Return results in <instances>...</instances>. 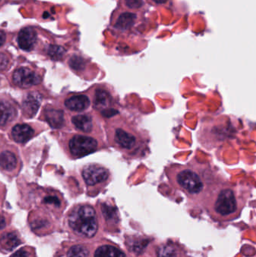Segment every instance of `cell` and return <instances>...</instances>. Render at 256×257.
<instances>
[{
  "instance_id": "16",
  "label": "cell",
  "mask_w": 256,
  "mask_h": 257,
  "mask_svg": "<svg viewBox=\"0 0 256 257\" xmlns=\"http://www.w3.org/2000/svg\"><path fill=\"white\" fill-rule=\"evenodd\" d=\"M45 118L51 127L59 128L63 124V112L60 110L50 109L45 111Z\"/></svg>"
},
{
  "instance_id": "18",
  "label": "cell",
  "mask_w": 256,
  "mask_h": 257,
  "mask_svg": "<svg viewBox=\"0 0 256 257\" xmlns=\"http://www.w3.org/2000/svg\"><path fill=\"white\" fill-rule=\"evenodd\" d=\"M16 157L10 151H5L0 154V166L5 170L12 171L16 168Z\"/></svg>"
},
{
  "instance_id": "12",
  "label": "cell",
  "mask_w": 256,
  "mask_h": 257,
  "mask_svg": "<svg viewBox=\"0 0 256 257\" xmlns=\"http://www.w3.org/2000/svg\"><path fill=\"white\" fill-rule=\"evenodd\" d=\"M117 7L144 15L149 10L148 4L145 0H117Z\"/></svg>"
},
{
  "instance_id": "6",
  "label": "cell",
  "mask_w": 256,
  "mask_h": 257,
  "mask_svg": "<svg viewBox=\"0 0 256 257\" xmlns=\"http://www.w3.org/2000/svg\"><path fill=\"white\" fill-rule=\"evenodd\" d=\"M97 139L88 136H75L69 142V148L72 155L77 158L85 157L99 149Z\"/></svg>"
},
{
  "instance_id": "11",
  "label": "cell",
  "mask_w": 256,
  "mask_h": 257,
  "mask_svg": "<svg viewBox=\"0 0 256 257\" xmlns=\"http://www.w3.org/2000/svg\"><path fill=\"white\" fill-rule=\"evenodd\" d=\"M36 42V33L31 27H26L18 35V45L24 51L33 49Z\"/></svg>"
},
{
  "instance_id": "25",
  "label": "cell",
  "mask_w": 256,
  "mask_h": 257,
  "mask_svg": "<svg viewBox=\"0 0 256 257\" xmlns=\"http://www.w3.org/2000/svg\"><path fill=\"white\" fill-rule=\"evenodd\" d=\"M102 211H103L105 218L108 219V220L115 217L116 210L112 208V207L108 206V205H102Z\"/></svg>"
},
{
  "instance_id": "26",
  "label": "cell",
  "mask_w": 256,
  "mask_h": 257,
  "mask_svg": "<svg viewBox=\"0 0 256 257\" xmlns=\"http://www.w3.org/2000/svg\"><path fill=\"white\" fill-rule=\"evenodd\" d=\"M148 6L160 7V6H166L169 5L171 0H145Z\"/></svg>"
},
{
  "instance_id": "2",
  "label": "cell",
  "mask_w": 256,
  "mask_h": 257,
  "mask_svg": "<svg viewBox=\"0 0 256 257\" xmlns=\"http://www.w3.org/2000/svg\"><path fill=\"white\" fill-rule=\"evenodd\" d=\"M165 174L171 184L189 195L201 193L208 181L220 179L208 166L200 163L172 164L165 168Z\"/></svg>"
},
{
  "instance_id": "22",
  "label": "cell",
  "mask_w": 256,
  "mask_h": 257,
  "mask_svg": "<svg viewBox=\"0 0 256 257\" xmlns=\"http://www.w3.org/2000/svg\"><path fill=\"white\" fill-rule=\"evenodd\" d=\"M158 256L159 257H177V253L172 246L164 245L159 248Z\"/></svg>"
},
{
  "instance_id": "5",
  "label": "cell",
  "mask_w": 256,
  "mask_h": 257,
  "mask_svg": "<svg viewBox=\"0 0 256 257\" xmlns=\"http://www.w3.org/2000/svg\"><path fill=\"white\" fill-rule=\"evenodd\" d=\"M214 202V210L222 216L235 212L237 201L235 191L229 186H220Z\"/></svg>"
},
{
  "instance_id": "27",
  "label": "cell",
  "mask_w": 256,
  "mask_h": 257,
  "mask_svg": "<svg viewBox=\"0 0 256 257\" xmlns=\"http://www.w3.org/2000/svg\"><path fill=\"white\" fill-rule=\"evenodd\" d=\"M44 202L45 203L50 204V205H55V206H60V200L56 196H48V197L45 198Z\"/></svg>"
},
{
  "instance_id": "10",
  "label": "cell",
  "mask_w": 256,
  "mask_h": 257,
  "mask_svg": "<svg viewBox=\"0 0 256 257\" xmlns=\"http://www.w3.org/2000/svg\"><path fill=\"white\" fill-rule=\"evenodd\" d=\"M40 95L33 93L27 95L23 102V112L27 117H33L36 115L41 104Z\"/></svg>"
},
{
  "instance_id": "30",
  "label": "cell",
  "mask_w": 256,
  "mask_h": 257,
  "mask_svg": "<svg viewBox=\"0 0 256 257\" xmlns=\"http://www.w3.org/2000/svg\"><path fill=\"white\" fill-rule=\"evenodd\" d=\"M6 220H5L4 217L3 216L0 215V229H3L6 226Z\"/></svg>"
},
{
  "instance_id": "14",
  "label": "cell",
  "mask_w": 256,
  "mask_h": 257,
  "mask_svg": "<svg viewBox=\"0 0 256 257\" xmlns=\"http://www.w3.org/2000/svg\"><path fill=\"white\" fill-rule=\"evenodd\" d=\"M12 134L15 142L18 143H24L33 137L34 135V130L29 125L18 124L12 128Z\"/></svg>"
},
{
  "instance_id": "3",
  "label": "cell",
  "mask_w": 256,
  "mask_h": 257,
  "mask_svg": "<svg viewBox=\"0 0 256 257\" xmlns=\"http://www.w3.org/2000/svg\"><path fill=\"white\" fill-rule=\"evenodd\" d=\"M69 226L78 235L91 238L98 229L96 211L90 205H81L74 209L69 219Z\"/></svg>"
},
{
  "instance_id": "21",
  "label": "cell",
  "mask_w": 256,
  "mask_h": 257,
  "mask_svg": "<svg viewBox=\"0 0 256 257\" xmlns=\"http://www.w3.org/2000/svg\"><path fill=\"white\" fill-rule=\"evenodd\" d=\"M88 250L82 245L74 246L68 253V257H88Z\"/></svg>"
},
{
  "instance_id": "19",
  "label": "cell",
  "mask_w": 256,
  "mask_h": 257,
  "mask_svg": "<svg viewBox=\"0 0 256 257\" xmlns=\"http://www.w3.org/2000/svg\"><path fill=\"white\" fill-rule=\"evenodd\" d=\"M15 116V109L10 104L0 100V126H4Z\"/></svg>"
},
{
  "instance_id": "7",
  "label": "cell",
  "mask_w": 256,
  "mask_h": 257,
  "mask_svg": "<svg viewBox=\"0 0 256 257\" xmlns=\"http://www.w3.org/2000/svg\"><path fill=\"white\" fill-rule=\"evenodd\" d=\"M82 175L86 184L90 187L105 184L111 180V172L101 165H88L83 169Z\"/></svg>"
},
{
  "instance_id": "31",
  "label": "cell",
  "mask_w": 256,
  "mask_h": 257,
  "mask_svg": "<svg viewBox=\"0 0 256 257\" xmlns=\"http://www.w3.org/2000/svg\"><path fill=\"white\" fill-rule=\"evenodd\" d=\"M5 40H6V35L3 32L0 31V46L4 43Z\"/></svg>"
},
{
  "instance_id": "13",
  "label": "cell",
  "mask_w": 256,
  "mask_h": 257,
  "mask_svg": "<svg viewBox=\"0 0 256 257\" xmlns=\"http://www.w3.org/2000/svg\"><path fill=\"white\" fill-rule=\"evenodd\" d=\"M90 100L85 95H77L66 101V106L69 110L83 111L90 107Z\"/></svg>"
},
{
  "instance_id": "28",
  "label": "cell",
  "mask_w": 256,
  "mask_h": 257,
  "mask_svg": "<svg viewBox=\"0 0 256 257\" xmlns=\"http://www.w3.org/2000/svg\"><path fill=\"white\" fill-rule=\"evenodd\" d=\"M9 58L7 55L4 54H0V70L6 69L9 65Z\"/></svg>"
},
{
  "instance_id": "24",
  "label": "cell",
  "mask_w": 256,
  "mask_h": 257,
  "mask_svg": "<svg viewBox=\"0 0 256 257\" xmlns=\"http://www.w3.org/2000/svg\"><path fill=\"white\" fill-rule=\"evenodd\" d=\"M69 63H70V66H72V68H73L74 69H76V70H80V69H82L84 67V60H83V59L80 58V57H72Z\"/></svg>"
},
{
  "instance_id": "17",
  "label": "cell",
  "mask_w": 256,
  "mask_h": 257,
  "mask_svg": "<svg viewBox=\"0 0 256 257\" xmlns=\"http://www.w3.org/2000/svg\"><path fill=\"white\" fill-rule=\"evenodd\" d=\"M2 247L8 251H12L21 244L19 237L13 232L3 234L0 238Z\"/></svg>"
},
{
  "instance_id": "20",
  "label": "cell",
  "mask_w": 256,
  "mask_h": 257,
  "mask_svg": "<svg viewBox=\"0 0 256 257\" xmlns=\"http://www.w3.org/2000/svg\"><path fill=\"white\" fill-rule=\"evenodd\" d=\"M95 257H126V256L117 247L105 245L97 249L95 253Z\"/></svg>"
},
{
  "instance_id": "9",
  "label": "cell",
  "mask_w": 256,
  "mask_h": 257,
  "mask_svg": "<svg viewBox=\"0 0 256 257\" xmlns=\"http://www.w3.org/2000/svg\"><path fill=\"white\" fill-rule=\"evenodd\" d=\"M13 81L15 85L27 88L40 84L42 78L37 74L27 68L17 69L13 74Z\"/></svg>"
},
{
  "instance_id": "4",
  "label": "cell",
  "mask_w": 256,
  "mask_h": 257,
  "mask_svg": "<svg viewBox=\"0 0 256 257\" xmlns=\"http://www.w3.org/2000/svg\"><path fill=\"white\" fill-rule=\"evenodd\" d=\"M144 20V14L129 12L117 7L111 14L110 27L116 35L129 36L136 33L137 29L142 25Z\"/></svg>"
},
{
  "instance_id": "15",
  "label": "cell",
  "mask_w": 256,
  "mask_h": 257,
  "mask_svg": "<svg viewBox=\"0 0 256 257\" xmlns=\"http://www.w3.org/2000/svg\"><path fill=\"white\" fill-rule=\"evenodd\" d=\"M72 123L75 127L84 133H91L93 128V120L89 114H81L75 116L72 118Z\"/></svg>"
},
{
  "instance_id": "29",
  "label": "cell",
  "mask_w": 256,
  "mask_h": 257,
  "mask_svg": "<svg viewBox=\"0 0 256 257\" xmlns=\"http://www.w3.org/2000/svg\"><path fill=\"white\" fill-rule=\"evenodd\" d=\"M12 257H30V254L25 249H21V250L15 252Z\"/></svg>"
},
{
  "instance_id": "23",
  "label": "cell",
  "mask_w": 256,
  "mask_h": 257,
  "mask_svg": "<svg viewBox=\"0 0 256 257\" xmlns=\"http://www.w3.org/2000/svg\"><path fill=\"white\" fill-rule=\"evenodd\" d=\"M65 51L63 48L59 46H51L48 50V54L54 60H60L64 54Z\"/></svg>"
},
{
  "instance_id": "1",
  "label": "cell",
  "mask_w": 256,
  "mask_h": 257,
  "mask_svg": "<svg viewBox=\"0 0 256 257\" xmlns=\"http://www.w3.org/2000/svg\"><path fill=\"white\" fill-rule=\"evenodd\" d=\"M108 130L111 145L125 158L135 160L147 154L150 137L124 116L119 113L112 116Z\"/></svg>"
},
{
  "instance_id": "8",
  "label": "cell",
  "mask_w": 256,
  "mask_h": 257,
  "mask_svg": "<svg viewBox=\"0 0 256 257\" xmlns=\"http://www.w3.org/2000/svg\"><path fill=\"white\" fill-rule=\"evenodd\" d=\"M116 105V99H114L112 93L105 88H98L96 90L94 95V99H93V106L96 109L102 111V114L105 117H107L108 114L109 117L115 115L118 113L116 108H114Z\"/></svg>"
}]
</instances>
